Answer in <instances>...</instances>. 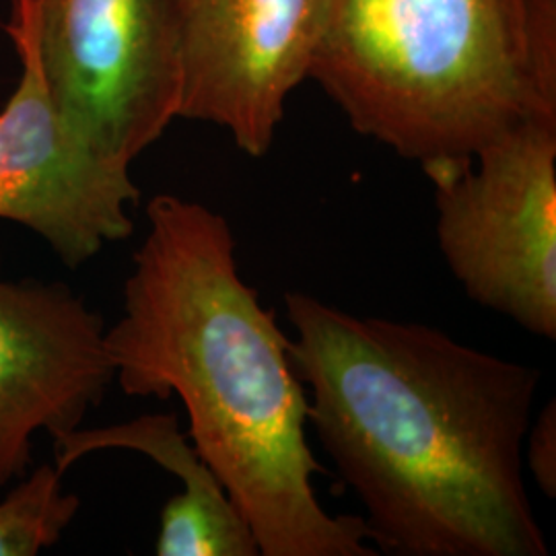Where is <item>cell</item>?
<instances>
[{"label": "cell", "mask_w": 556, "mask_h": 556, "mask_svg": "<svg viewBox=\"0 0 556 556\" xmlns=\"http://www.w3.org/2000/svg\"><path fill=\"white\" fill-rule=\"evenodd\" d=\"M523 462L536 480L538 489L548 498L556 497V402H548L528 429Z\"/></svg>", "instance_id": "cell-11"}, {"label": "cell", "mask_w": 556, "mask_h": 556, "mask_svg": "<svg viewBox=\"0 0 556 556\" xmlns=\"http://www.w3.org/2000/svg\"><path fill=\"white\" fill-rule=\"evenodd\" d=\"M429 179L439 250L466 295L555 340L556 116L523 119Z\"/></svg>", "instance_id": "cell-4"}, {"label": "cell", "mask_w": 556, "mask_h": 556, "mask_svg": "<svg viewBox=\"0 0 556 556\" xmlns=\"http://www.w3.org/2000/svg\"><path fill=\"white\" fill-rule=\"evenodd\" d=\"M332 0H179V118L225 128L250 157L270 151L289 96L309 77Z\"/></svg>", "instance_id": "cell-7"}, {"label": "cell", "mask_w": 556, "mask_h": 556, "mask_svg": "<svg viewBox=\"0 0 556 556\" xmlns=\"http://www.w3.org/2000/svg\"><path fill=\"white\" fill-rule=\"evenodd\" d=\"M56 464H41L0 503V556H36L59 542L80 498L62 491Z\"/></svg>", "instance_id": "cell-10"}, {"label": "cell", "mask_w": 556, "mask_h": 556, "mask_svg": "<svg viewBox=\"0 0 556 556\" xmlns=\"http://www.w3.org/2000/svg\"><path fill=\"white\" fill-rule=\"evenodd\" d=\"M105 330L114 381L128 396H176L188 438L250 523L264 556H374L357 516L319 503L307 394L289 338L238 264L227 219L160 194Z\"/></svg>", "instance_id": "cell-2"}, {"label": "cell", "mask_w": 556, "mask_h": 556, "mask_svg": "<svg viewBox=\"0 0 556 556\" xmlns=\"http://www.w3.org/2000/svg\"><path fill=\"white\" fill-rule=\"evenodd\" d=\"M309 77L358 135L435 174L556 116L523 0H332Z\"/></svg>", "instance_id": "cell-3"}, {"label": "cell", "mask_w": 556, "mask_h": 556, "mask_svg": "<svg viewBox=\"0 0 556 556\" xmlns=\"http://www.w3.org/2000/svg\"><path fill=\"white\" fill-rule=\"evenodd\" d=\"M105 324L62 282L0 266V484L27 475L31 439L79 429L114 381Z\"/></svg>", "instance_id": "cell-8"}, {"label": "cell", "mask_w": 556, "mask_h": 556, "mask_svg": "<svg viewBox=\"0 0 556 556\" xmlns=\"http://www.w3.org/2000/svg\"><path fill=\"white\" fill-rule=\"evenodd\" d=\"M21 59L15 93L0 112V219L38 233L68 268L130 238L140 199L130 163L93 147L62 118L41 75L29 0L7 25Z\"/></svg>", "instance_id": "cell-6"}, {"label": "cell", "mask_w": 556, "mask_h": 556, "mask_svg": "<svg viewBox=\"0 0 556 556\" xmlns=\"http://www.w3.org/2000/svg\"><path fill=\"white\" fill-rule=\"evenodd\" d=\"M101 450H132L178 477L184 493L161 511L160 556H258V540L219 478L179 431L176 415H144L103 429H75L54 439V464L66 472Z\"/></svg>", "instance_id": "cell-9"}, {"label": "cell", "mask_w": 556, "mask_h": 556, "mask_svg": "<svg viewBox=\"0 0 556 556\" xmlns=\"http://www.w3.org/2000/svg\"><path fill=\"white\" fill-rule=\"evenodd\" d=\"M29 2L41 75L62 118L132 163L179 118V0Z\"/></svg>", "instance_id": "cell-5"}, {"label": "cell", "mask_w": 556, "mask_h": 556, "mask_svg": "<svg viewBox=\"0 0 556 556\" xmlns=\"http://www.w3.org/2000/svg\"><path fill=\"white\" fill-rule=\"evenodd\" d=\"M285 318L309 427L381 553L548 555L523 480L536 367L303 291Z\"/></svg>", "instance_id": "cell-1"}]
</instances>
